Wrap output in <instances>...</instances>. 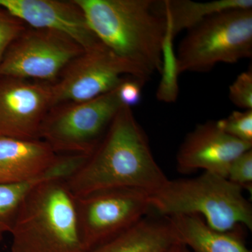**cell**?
<instances>
[{
  "label": "cell",
  "mask_w": 252,
  "mask_h": 252,
  "mask_svg": "<svg viewBox=\"0 0 252 252\" xmlns=\"http://www.w3.org/2000/svg\"><path fill=\"white\" fill-rule=\"evenodd\" d=\"M251 149L252 143L228 135L216 122L199 124L181 144L177 154V170L188 175L200 170L226 178L232 162Z\"/></svg>",
  "instance_id": "cell-11"
},
{
  "label": "cell",
  "mask_w": 252,
  "mask_h": 252,
  "mask_svg": "<svg viewBox=\"0 0 252 252\" xmlns=\"http://www.w3.org/2000/svg\"><path fill=\"white\" fill-rule=\"evenodd\" d=\"M84 51L63 33L27 28L10 46L0 62V77L54 84L68 64Z\"/></svg>",
  "instance_id": "cell-8"
},
{
  "label": "cell",
  "mask_w": 252,
  "mask_h": 252,
  "mask_svg": "<svg viewBox=\"0 0 252 252\" xmlns=\"http://www.w3.org/2000/svg\"><path fill=\"white\" fill-rule=\"evenodd\" d=\"M166 19V18H165ZM167 21V32L162 46V79L157 91V99L165 102H174L178 96V64L173 50L174 36Z\"/></svg>",
  "instance_id": "cell-18"
},
{
  "label": "cell",
  "mask_w": 252,
  "mask_h": 252,
  "mask_svg": "<svg viewBox=\"0 0 252 252\" xmlns=\"http://www.w3.org/2000/svg\"><path fill=\"white\" fill-rule=\"evenodd\" d=\"M243 189L228 179L203 172L193 178L167 181L150 195L152 211L158 215H197L220 232L239 227L252 229V206Z\"/></svg>",
  "instance_id": "cell-4"
},
{
  "label": "cell",
  "mask_w": 252,
  "mask_h": 252,
  "mask_svg": "<svg viewBox=\"0 0 252 252\" xmlns=\"http://www.w3.org/2000/svg\"><path fill=\"white\" fill-rule=\"evenodd\" d=\"M177 242L169 219L150 213L115 238L88 252H163Z\"/></svg>",
  "instance_id": "cell-14"
},
{
  "label": "cell",
  "mask_w": 252,
  "mask_h": 252,
  "mask_svg": "<svg viewBox=\"0 0 252 252\" xmlns=\"http://www.w3.org/2000/svg\"><path fill=\"white\" fill-rule=\"evenodd\" d=\"M51 84L0 77V137L40 139L41 126L52 107Z\"/></svg>",
  "instance_id": "cell-10"
},
{
  "label": "cell",
  "mask_w": 252,
  "mask_h": 252,
  "mask_svg": "<svg viewBox=\"0 0 252 252\" xmlns=\"http://www.w3.org/2000/svg\"><path fill=\"white\" fill-rule=\"evenodd\" d=\"M117 88L91 100L52 107L41 126L39 138L59 155L90 156L124 106Z\"/></svg>",
  "instance_id": "cell-6"
},
{
  "label": "cell",
  "mask_w": 252,
  "mask_h": 252,
  "mask_svg": "<svg viewBox=\"0 0 252 252\" xmlns=\"http://www.w3.org/2000/svg\"><path fill=\"white\" fill-rule=\"evenodd\" d=\"M220 130L244 142L252 144V109L234 111L225 119L216 122Z\"/></svg>",
  "instance_id": "cell-19"
},
{
  "label": "cell",
  "mask_w": 252,
  "mask_h": 252,
  "mask_svg": "<svg viewBox=\"0 0 252 252\" xmlns=\"http://www.w3.org/2000/svg\"><path fill=\"white\" fill-rule=\"evenodd\" d=\"M226 178L243 189L252 190V149L242 154L232 162Z\"/></svg>",
  "instance_id": "cell-21"
},
{
  "label": "cell",
  "mask_w": 252,
  "mask_h": 252,
  "mask_svg": "<svg viewBox=\"0 0 252 252\" xmlns=\"http://www.w3.org/2000/svg\"><path fill=\"white\" fill-rule=\"evenodd\" d=\"M180 243L194 252H252L240 230L220 232L197 215L167 217Z\"/></svg>",
  "instance_id": "cell-15"
},
{
  "label": "cell",
  "mask_w": 252,
  "mask_h": 252,
  "mask_svg": "<svg viewBox=\"0 0 252 252\" xmlns=\"http://www.w3.org/2000/svg\"><path fill=\"white\" fill-rule=\"evenodd\" d=\"M61 175V170L54 166L32 180L0 184V242L6 233H11L21 205L32 190L42 182L58 180Z\"/></svg>",
  "instance_id": "cell-17"
},
{
  "label": "cell",
  "mask_w": 252,
  "mask_h": 252,
  "mask_svg": "<svg viewBox=\"0 0 252 252\" xmlns=\"http://www.w3.org/2000/svg\"><path fill=\"white\" fill-rule=\"evenodd\" d=\"M59 155L44 140L0 137V184L31 180L45 173Z\"/></svg>",
  "instance_id": "cell-13"
},
{
  "label": "cell",
  "mask_w": 252,
  "mask_h": 252,
  "mask_svg": "<svg viewBox=\"0 0 252 252\" xmlns=\"http://www.w3.org/2000/svg\"><path fill=\"white\" fill-rule=\"evenodd\" d=\"M229 98L237 107L252 109V69L239 74L229 87Z\"/></svg>",
  "instance_id": "cell-22"
},
{
  "label": "cell",
  "mask_w": 252,
  "mask_h": 252,
  "mask_svg": "<svg viewBox=\"0 0 252 252\" xmlns=\"http://www.w3.org/2000/svg\"><path fill=\"white\" fill-rule=\"evenodd\" d=\"M125 76L145 82L149 80L135 66L101 43L73 60L59 79L51 84L52 107L96 98L117 89Z\"/></svg>",
  "instance_id": "cell-9"
},
{
  "label": "cell",
  "mask_w": 252,
  "mask_h": 252,
  "mask_svg": "<svg viewBox=\"0 0 252 252\" xmlns=\"http://www.w3.org/2000/svg\"><path fill=\"white\" fill-rule=\"evenodd\" d=\"M27 28L22 21L0 7V62L10 46Z\"/></svg>",
  "instance_id": "cell-20"
},
{
  "label": "cell",
  "mask_w": 252,
  "mask_h": 252,
  "mask_svg": "<svg viewBox=\"0 0 252 252\" xmlns=\"http://www.w3.org/2000/svg\"><path fill=\"white\" fill-rule=\"evenodd\" d=\"M158 11L165 16L172 33L190 31L213 15L235 9H252V0H215L197 2L190 0L157 1Z\"/></svg>",
  "instance_id": "cell-16"
},
{
  "label": "cell",
  "mask_w": 252,
  "mask_h": 252,
  "mask_svg": "<svg viewBox=\"0 0 252 252\" xmlns=\"http://www.w3.org/2000/svg\"><path fill=\"white\" fill-rule=\"evenodd\" d=\"M0 7L32 28L65 34L85 51L101 44L74 0H0Z\"/></svg>",
  "instance_id": "cell-12"
},
{
  "label": "cell",
  "mask_w": 252,
  "mask_h": 252,
  "mask_svg": "<svg viewBox=\"0 0 252 252\" xmlns=\"http://www.w3.org/2000/svg\"><path fill=\"white\" fill-rule=\"evenodd\" d=\"M75 199L86 252L115 238L152 211L150 195L140 189H106Z\"/></svg>",
  "instance_id": "cell-7"
},
{
  "label": "cell",
  "mask_w": 252,
  "mask_h": 252,
  "mask_svg": "<svg viewBox=\"0 0 252 252\" xmlns=\"http://www.w3.org/2000/svg\"><path fill=\"white\" fill-rule=\"evenodd\" d=\"M144 84L145 81L138 78L126 77L117 88L118 94L123 105L131 108L140 103Z\"/></svg>",
  "instance_id": "cell-23"
},
{
  "label": "cell",
  "mask_w": 252,
  "mask_h": 252,
  "mask_svg": "<svg viewBox=\"0 0 252 252\" xmlns=\"http://www.w3.org/2000/svg\"><path fill=\"white\" fill-rule=\"evenodd\" d=\"M163 252H190V250L184 244L177 242Z\"/></svg>",
  "instance_id": "cell-24"
},
{
  "label": "cell",
  "mask_w": 252,
  "mask_h": 252,
  "mask_svg": "<svg viewBox=\"0 0 252 252\" xmlns=\"http://www.w3.org/2000/svg\"><path fill=\"white\" fill-rule=\"evenodd\" d=\"M10 233L11 252H86L75 196L65 180L46 181L34 187Z\"/></svg>",
  "instance_id": "cell-3"
},
{
  "label": "cell",
  "mask_w": 252,
  "mask_h": 252,
  "mask_svg": "<svg viewBox=\"0 0 252 252\" xmlns=\"http://www.w3.org/2000/svg\"><path fill=\"white\" fill-rule=\"evenodd\" d=\"M168 180L132 109L124 105L94 152L65 180L75 197L117 188L140 189L150 194Z\"/></svg>",
  "instance_id": "cell-1"
},
{
  "label": "cell",
  "mask_w": 252,
  "mask_h": 252,
  "mask_svg": "<svg viewBox=\"0 0 252 252\" xmlns=\"http://www.w3.org/2000/svg\"><path fill=\"white\" fill-rule=\"evenodd\" d=\"M99 41L148 79L162 69L167 21L154 0H74Z\"/></svg>",
  "instance_id": "cell-2"
},
{
  "label": "cell",
  "mask_w": 252,
  "mask_h": 252,
  "mask_svg": "<svg viewBox=\"0 0 252 252\" xmlns=\"http://www.w3.org/2000/svg\"><path fill=\"white\" fill-rule=\"evenodd\" d=\"M252 56V9L227 10L189 31L179 46L178 71L206 72Z\"/></svg>",
  "instance_id": "cell-5"
}]
</instances>
